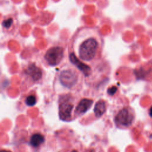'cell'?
Segmentation results:
<instances>
[{"label": "cell", "mask_w": 152, "mask_h": 152, "mask_svg": "<svg viewBox=\"0 0 152 152\" xmlns=\"http://www.w3.org/2000/svg\"><path fill=\"white\" fill-rule=\"evenodd\" d=\"M98 40L94 37L90 36L81 40L78 46V55L82 60L90 61L95 57L99 48Z\"/></svg>", "instance_id": "cell-1"}, {"label": "cell", "mask_w": 152, "mask_h": 152, "mask_svg": "<svg viewBox=\"0 0 152 152\" xmlns=\"http://www.w3.org/2000/svg\"><path fill=\"white\" fill-rule=\"evenodd\" d=\"M134 113L129 107L121 109L115 117L116 124L123 127H128L132 125L134 121Z\"/></svg>", "instance_id": "cell-2"}, {"label": "cell", "mask_w": 152, "mask_h": 152, "mask_svg": "<svg viewBox=\"0 0 152 152\" xmlns=\"http://www.w3.org/2000/svg\"><path fill=\"white\" fill-rule=\"evenodd\" d=\"M64 49L60 46H55L49 49L45 53V59L50 66L58 65L64 57Z\"/></svg>", "instance_id": "cell-3"}, {"label": "cell", "mask_w": 152, "mask_h": 152, "mask_svg": "<svg viewBox=\"0 0 152 152\" xmlns=\"http://www.w3.org/2000/svg\"><path fill=\"white\" fill-rule=\"evenodd\" d=\"M77 80L78 75L76 72L72 69L63 70L59 75V80L61 84L68 88L74 87L77 83Z\"/></svg>", "instance_id": "cell-4"}, {"label": "cell", "mask_w": 152, "mask_h": 152, "mask_svg": "<svg viewBox=\"0 0 152 152\" xmlns=\"http://www.w3.org/2000/svg\"><path fill=\"white\" fill-rule=\"evenodd\" d=\"M73 104L68 102H61L59 107V115L61 119L66 121H69L71 116V112Z\"/></svg>", "instance_id": "cell-5"}, {"label": "cell", "mask_w": 152, "mask_h": 152, "mask_svg": "<svg viewBox=\"0 0 152 152\" xmlns=\"http://www.w3.org/2000/svg\"><path fill=\"white\" fill-rule=\"evenodd\" d=\"M69 60L70 61L75 65L78 69H80L85 76L88 77L90 75L91 73V68L89 66L86 65L81 61H80L74 55V53H72L69 55Z\"/></svg>", "instance_id": "cell-6"}, {"label": "cell", "mask_w": 152, "mask_h": 152, "mask_svg": "<svg viewBox=\"0 0 152 152\" xmlns=\"http://www.w3.org/2000/svg\"><path fill=\"white\" fill-rule=\"evenodd\" d=\"M93 100L90 99H83L78 103L75 109V113L78 115L86 113L92 106Z\"/></svg>", "instance_id": "cell-7"}, {"label": "cell", "mask_w": 152, "mask_h": 152, "mask_svg": "<svg viewBox=\"0 0 152 152\" xmlns=\"http://www.w3.org/2000/svg\"><path fill=\"white\" fill-rule=\"evenodd\" d=\"M26 73L34 80L37 81L41 78L42 76V70L38 68L35 64H30L26 70Z\"/></svg>", "instance_id": "cell-8"}, {"label": "cell", "mask_w": 152, "mask_h": 152, "mask_svg": "<svg viewBox=\"0 0 152 152\" xmlns=\"http://www.w3.org/2000/svg\"><path fill=\"white\" fill-rule=\"evenodd\" d=\"M94 112L96 117L102 116L106 112L105 102L103 100L98 101L95 104Z\"/></svg>", "instance_id": "cell-9"}, {"label": "cell", "mask_w": 152, "mask_h": 152, "mask_svg": "<svg viewBox=\"0 0 152 152\" xmlns=\"http://www.w3.org/2000/svg\"><path fill=\"white\" fill-rule=\"evenodd\" d=\"M45 141L44 137L39 133L33 134L30 138V144L34 147H37Z\"/></svg>", "instance_id": "cell-10"}, {"label": "cell", "mask_w": 152, "mask_h": 152, "mask_svg": "<svg viewBox=\"0 0 152 152\" xmlns=\"http://www.w3.org/2000/svg\"><path fill=\"white\" fill-rule=\"evenodd\" d=\"M36 98L33 95H30L26 99L25 102L27 105L29 106H33L36 103Z\"/></svg>", "instance_id": "cell-11"}, {"label": "cell", "mask_w": 152, "mask_h": 152, "mask_svg": "<svg viewBox=\"0 0 152 152\" xmlns=\"http://www.w3.org/2000/svg\"><path fill=\"white\" fill-rule=\"evenodd\" d=\"M12 20L11 19V18H8V19H7V20H4V21H3V23H2V24H3V26L5 27V28H9V27H10V26H11V24H12Z\"/></svg>", "instance_id": "cell-12"}, {"label": "cell", "mask_w": 152, "mask_h": 152, "mask_svg": "<svg viewBox=\"0 0 152 152\" xmlns=\"http://www.w3.org/2000/svg\"><path fill=\"white\" fill-rule=\"evenodd\" d=\"M117 87H114V86H113V87H110L108 90H107V93H108V94H109V95H111V96H112V95H113L116 91H117Z\"/></svg>", "instance_id": "cell-13"}, {"label": "cell", "mask_w": 152, "mask_h": 152, "mask_svg": "<svg viewBox=\"0 0 152 152\" xmlns=\"http://www.w3.org/2000/svg\"><path fill=\"white\" fill-rule=\"evenodd\" d=\"M149 114H150V116L152 117V106L151 107V108H150V113H149Z\"/></svg>", "instance_id": "cell-14"}, {"label": "cell", "mask_w": 152, "mask_h": 152, "mask_svg": "<svg viewBox=\"0 0 152 152\" xmlns=\"http://www.w3.org/2000/svg\"><path fill=\"white\" fill-rule=\"evenodd\" d=\"M1 152H11V151H9V150H2L1 151Z\"/></svg>", "instance_id": "cell-15"}, {"label": "cell", "mask_w": 152, "mask_h": 152, "mask_svg": "<svg viewBox=\"0 0 152 152\" xmlns=\"http://www.w3.org/2000/svg\"><path fill=\"white\" fill-rule=\"evenodd\" d=\"M72 152H77V151H75V150H73Z\"/></svg>", "instance_id": "cell-16"}]
</instances>
